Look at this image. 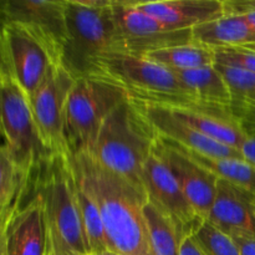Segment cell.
I'll return each mask as SVG.
<instances>
[{"label": "cell", "mask_w": 255, "mask_h": 255, "mask_svg": "<svg viewBox=\"0 0 255 255\" xmlns=\"http://www.w3.org/2000/svg\"><path fill=\"white\" fill-rule=\"evenodd\" d=\"M70 158L96 199L109 251L117 255H153L144 218L146 193L102 167L89 153Z\"/></svg>", "instance_id": "cell-1"}, {"label": "cell", "mask_w": 255, "mask_h": 255, "mask_svg": "<svg viewBox=\"0 0 255 255\" xmlns=\"http://www.w3.org/2000/svg\"><path fill=\"white\" fill-rule=\"evenodd\" d=\"M157 139L154 127L128 97L104 122L89 154L102 167L144 192L142 171L153 153Z\"/></svg>", "instance_id": "cell-2"}, {"label": "cell", "mask_w": 255, "mask_h": 255, "mask_svg": "<svg viewBox=\"0 0 255 255\" xmlns=\"http://www.w3.org/2000/svg\"><path fill=\"white\" fill-rule=\"evenodd\" d=\"M69 37L61 65L75 80L90 76L107 54H124L112 0H65Z\"/></svg>", "instance_id": "cell-3"}, {"label": "cell", "mask_w": 255, "mask_h": 255, "mask_svg": "<svg viewBox=\"0 0 255 255\" xmlns=\"http://www.w3.org/2000/svg\"><path fill=\"white\" fill-rule=\"evenodd\" d=\"M30 193L41 199L51 238L91 255L69 156L52 154L42 161L32 172Z\"/></svg>", "instance_id": "cell-4"}, {"label": "cell", "mask_w": 255, "mask_h": 255, "mask_svg": "<svg viewBox=\"0 0 255 255\" xmlns=\"http://www.w3.org/2000/svg\"><path fill=\"white\" fill-rule=\"evenodd\" d=\"M128 95L119 85L95 76L77 79L65 111V138L70 156L90 153L101 126Z\"/></svg>", "instance_id": "cell-5"}, {"label": "cell", "mask_w": 255, "mask_h": 255, "mask_svg": "<svg viewBox=\"0 0 255 255\" xmlns=\"http://www.w3.org/2000/svg\"><path fill=\"white\" fill-rule=\"evenodd\" d=\"M90 76L119 85L136 101L168 105L188 95L171 70L144 57L107 54L97 61Z\"/></svg>", "instance_id": "cell-6"}, {"label": "cell", "mask_w": 255, "mask_h": 255, "mask_svg": "<svg viewBox=\"0 0 255 255\" xmlns=\"http://www.w3.org/2000/svg\"><path fill=\"white\" fill-rule=\"evenodd\" d=\"M0 120L1 149L20 167L34 171L52 156L40 139L29 96L7 74H0Z\"/></svg>", "instance_id": "cell-7"}, {"label": "cell", "mask_w": 255, "mask_h": 255, "mask_svg": "<svg viewBox=\"0 0 255 255\" xmlns=\"http://www.w3.org/2000/svg\"><path fill=\"white\" fill-rule=\"evenodd\" d=\"M1 24H14L35 37L60 65L69 37L65 0H2Z\"/></svg>", "instance_id": "cell-8"}, {"label": "cell", "mask_w": 255, "mask_h": 255, "mask_svg": "<svg viewBox=\"0 0 255 255\" xmlns=\"http://www.w3.org/2000/svg\"><path fill=\"white\" fill-rule=\"evenodd\" d=\"M75 81L61 65H52L44 81L29 97L40 139L50 154L70 156L65 138V111Z\"/></svg>", "instance_id": "cell-9"}, {"label": "cell", "mask_w": 255, "mask_h": 255, "mask_svg": "<svg viewBox=\"0 0 255 255\" xmlns=\"http://www.w3.org/2000/svg\"><path fill=\"white\" fill-rule=\"evenodd\" d=\"M115 24L124 54L144 57L153 51L192 44V30H171L131 0H112Z\"/></svg>", "instance_id": "cell-10"}, {"label": "cell", "mask_w": 255, "mask_h": 255, "mask_svg": "<svg viewBox=\"0 0 255 255\" xmlns=\"http://www.w3.org/2000/svg\"><path fill=\"white\" fill-rule=\"evenodd\" d=\"M52 65L47 50L26 30L14 24H1L0 74L16 80L27 96L40 86Z\"/></svg>", "instance_id": "cell-11"}, {"label": "cell", "mask_w": 255, "mask_h": 255, "mask_svg": "<svg viewBox=\"0 0 255 255\" xmlns=\"http://www.w3.org/2000/svg\"><path fill=\"white\" fill-rule=\"evenodd\" d=\"M142 184L149 203L173 224L182 242L206 222L196 213L173 174L154 152L143 166Z\"/></svg>", "instance_id": "cell-12"}, {"label": "cell", "mask_w": 255, "mask_h": 255, "mask_svg": "<svg viewBox=\"0 0 255 255\" xmlns=\"http://www.w3.org/2000/svg\"><path fill=\"white\" fill-rule=\"evenodd\" d=\"M153 152L173 174L196 213L207 221L216 198L218 177L196 163L169 139L159 134Z\"/></svg>", "instance_id": "cell-13"}, {"label": "cell", "mask_w": 255, "mask_h": 255, "mask_svg": "<svg viewBox=\"0 0 255 255\" xmlns=\"http://www.w3.org/2000/svg\"><path fill=\"white\" fill-rule=\"evenodd\" d=\"M30 199L1 228V251L5 255H50L51 238L41 199Z\"/></svg>", "instance_id": "cell-14"}, {"label": "cell", "mask_w": 255, "mask_h": 255, "mask_svg": "<svg viewBox=\"0 0 255 255\" xmlns=\"http://www.w3.org/2000/svg\"><path fill=\"white\" fill-rule=\"evenodd\" d=\"M133 101L143 112L147 120L151 122L157 133L163 138L204 156L219 157V158H243L239 149L226 146L207 134L197 131L192 126L174 117L166 107L136 101V100Z\"/></svg>", "instance_id": "cell-15"}, {"label": "cell", "mask_w": 255, "mask_h": 255, "mask_svg": "<svg viewBox=\"0 0 255 255\" xmlns=\"http://www.w3.org/2000/svg\"><path fill=\"white\" fill-rule=\"evenodd\" d=\"M166 109L174 117L192 126L197 131L239 151L248 136L242 122L228 107L197 102L189 106Z\"/></svg>", "instance_id": "cell-16"}, {"label": "cell", "mask_w": 255, "mask_h": 255, "mask_svg": "<svg viewBox=\"0 0 255 255\" xmlns=\"http://www.w3.org/2000/svg\"><path fill=\"white\" fill-rule=\"evenodd\" d=\"M254 199L255 197L248 191L219 178L216 198L207 221L229 237H255Z\"/></svg>", "instance_id": "cell-17"}, {"label": "cell", "mask_w": 255, "mask_h": 255, "mask_svg": "<svg viewBox=\"0 0 255 255\" xmlns=\"http://www.w3.org/2000/svg\"><path fill=\"white\" fill-rule=\"evenodd\" d=\"M136 5L171 30H192L224 15L223 0H158Z\"/></svg>", "instance_id": "cell-18"}, {"label": "cell", "mask_w": 255, "mask_h": 255, "mask_svg": "<svg viewBox=\"0 0 255 255\" xmlns=\"http://www.w3.org/2000/svg\"><path fill=\"white\" fill-rule=\"evenodd\" d=\"M192 41L209 49L255 44V31L242 15H223L192 29Z\"/></svg>", "instance_id": "cell-19"}, {"label": "cell", "mask_w": 255, "mask_h": 255, "mask_svg": "<svg viewBox=\"0 0 255 255\" xmlns=\"http://www.w3.org/2000/svg\"><path fill=\"white\" fill-rule=\"evenodd\" d=\"M32 172L20 167L4 149H0V228L24 206L31 188Z\"/></svg>", "instance_id": "cell-20"}, {"label": "cell", "mask_w": 255, "mask_h": 255, "mask_svg": "<svg viewBox=\"0 0 255 255\" xmlns=\"http://www.w3.org/2000/svg\"><path fill=\"white\" fill-rule=\"evenodd\" d=\"M174 75L188 95L204 104L231 109V92L214 65L189 71H176Z\"/></svg>", "instance_id": "cell-21"}, {"label": "cell", "mask_w": 255, "mask_h": 255, "mask_svg": "<svg viewBox=\"0 0 255 255\" xmlns=\"http://www.w3.org/2000/svg\"><path fill=\"white\" fill-rule=\"evenodd\" d=\"M172 143L186 156L193 159L196 163L201 164L202 167L216 174L218 178L226 179L246 189L255 197V167L244 158H219V157L204 156L198 152L183 148L174 142Z\"/></svg>", "instance_id": "cell-22"}, {"label": "cell", "mask_w": 255, "mask_h": 255, "mask_svg": "<svg viewBox=\"0 0 255 255\" xmlns=\"http://www.w3.org/2000/svg\"><path fill=\"white\" fill-rule=\"evenodd\" d=\"M69 159L70 164H71L72 173H74L77 203H79L80 212H81L82 222H84L90 252H91V255L102 253V252H107L109 251V246H107L106 233H105L101 212H100L99 206H97L96 199L94 198L90 189L85 184L81 174L79 173V171L75 167L74 162L71 161L70 156Z\"/></svg>", "instance_id": "cell-23"}, {"label": "cell", "mask_w": 255, "mask_h": 255, "mask_svg": "<svg viewBox=\"0 0 255 255\" xmlns=\"http://www.w3.org/2000/svg\"><path fill=\"white\" fill-rule=\"evenodd\" d=\"M144 59L156 62L173 72L189 71L214 65V50L192 42L153 51L147 54Z\"/></svg>", "instance_id": "cell-24"}, {"label": "cell", "mask_w": 255, "mask_h": 255, "mask_svg": "<svg viewBox=\"0 0 255 255\" xmlns=\"http://www.w3.org/2000/svg\"><path fill=\"white\" fill-rule=\"evenodd\" d=\"M144 218L153 255H181L182 239L176 228L149 202L144 206Z\"/></svg>", "instance_id": "cell-25"}, {"label": "cell", "mask_w": 255, "mask_h": 255, "mask_svg": "<svg viewBox=\"0 0 255 255\" xmlns=\"http://www.w3.org/2000/svg\"><path fill=\"white\" fill-rule=\"evenodd\" d=\"M231 92V110L236 116L255 101V74L241 67L214 64Z\"/></svg>", "instance_id": "cell-26"}, {"label": "cell", "mask_w": 255, "mask_h": 255, "mask_svg": "<svg viewBox=\"0 0 255 255\" xmlns=\"http://www.w3.org/2000/svg\"><path fill=\"white\" fill-rule=\"evenodd\" d=\"M193 237L207 255H242L233 239L208 221L203 222Z\"/></svg>", "instance_id": "cell-27"}, {"label": "cell", "mask_w": 255, "mask_h": 255, "mask_svg": "<svg viewBox=\"0 0 255 255\" xmlns=\"http://www.w3.org/2000/svg\"><path fill=\"white\" fill-rule=\"evenodd\" d=\"M214 64L241 67L255 74V51L247 47H223L214 50Z\"/></svg>", "instance_id": "cell-28"}, {"label": "cell", "mask_w": 255, "mask_h": 255, "mask_svg": "<svg viewBox=\"0 0 255 255\" xmlns=\"http://www.w3.org/2000/svg\"><path fill=\"white\" fill-rule=\"evenodd\" d=\"M224 15H242L255 31V0H223Z\"/></svg>", "instance_id": "cell-29"}, {"label": "cell", "mask_w": 255, "mask_h": 255, "mask_svg": "<svg viewBox=\"0 0 255 255\" xmlns=\"http://www.w3.org/2000/svg\"><path fill=\"white\" fill-rule=\"evenodd\" d=\"M247 133H248V136H247L246 142L242 146L241 153L247 162H249L252 166L255 167V129L254 131H248Z\"/></svg>", "instance_id": "cell-30"}, {"label": "cell", "mask_w": 255, "mask_h": 255, "mask_svg": "<svg viewBox=\"0 0 255 255\" xmlns=\"http://www.w3.org/2000/svg\"><path fill=\"white\" fill-rule=\"evenodd\" d=\"M242 122L246 131H254L255 129V101L252 102L247 107H244L237 116Z\"/></svg>", "instance_id": "cell-31"}, {"label": "cell", "mask_w": 255, "mask_h": 255, "mask_svg": "<svg viewBox=\"0 0 255 255\" xmlns=\"http://www.w3.org/2000/svg\"><path fill=\"white\" fill-rule=\"evenodd\" d=\"M238 247L242 255H255V237L253 236H236L231 237Z\"/></svg>", "instance_id": "cell-32"}, {"label": "cell", "mask_w": 255, "mask_h": 255, "mask_svg": "<svg viewBox=\"0 0 255 255\" xmlns=\"http://www.w3.org/2000/svg\"><path fill=\"white\" fill-rule=\"evenodd\" d=\"M181 255H207L193 236L187 237L181 244Z\"/></svg>", "instance_id": "cell-33"}, {"label": "cell", "mask_w": 255, "mask_h": 255, "mask_svg": "<svg viewBox=\"0 0 255 255\" xmlns=\"http://www.w3.org/2000/svg\"><path fill=\"white\" fill-rule=\"evenodd\" d=\"M50 238H51V236H50ZM50 255H87V254H82V253H79V252L72 251V249L69 248L66 244L51 238V251H50Z\"/></svg>", "instance_id": "cell-34"}, {"label": "cell", "mask_w": 255, "mask_h": 255, "mask_svg": "<svg viewBox=\"0 0 255 255\" xmlns=\"http://www.w3.org/2000/svg\"><path fill=\"white\" fill-rule=\"evenodd\" d=\"M92 255H117L115 253H112V252L107 251V252H102V253H99V254H92Z\"/></svg>", "instance_id": "cell-35"}, {"label": "cell", "mask_w": 255, "mask_h": 255, "mask_svg": "<svg viewBox=\"0 0 255 255\" xmlns=\"http://www.w3.org/2000/svg\"><path fill=\"white\" fill-rule=\"evenodd\" d=\"M243 47H247V49H249V50H253V51H255V44L247 45V46H243Z\"/></svg>", "instance_id": "cell-36"}, {"label": "cell", "mask_w": 255, "mask_h": 255, "mask_svg": "<svg viewBox=\"0 0 255 255\" xmlns=\"http://www.w3.org/2000/svg\"><path fill=\"white\" fill-rule=\"evenodd\" d=\"M253 207H254V212H255V199H254V203H253Z\"/></svg>", "instance_id": "cell-37"}, {"label": "cell", "mask_w": 255, "mask_h": 255, "mask_svg": "<svg viewBox=\"0 0 255 255\" xmlns=\"http://www.w3.org/2000/svg\"><path fill=\"white\" fill-rule=\"evenodd\" d=\"M0 255H5L4 253H2V252H0Z\"/></svg>", "instance_id": "cell-38"}]
</instances>
